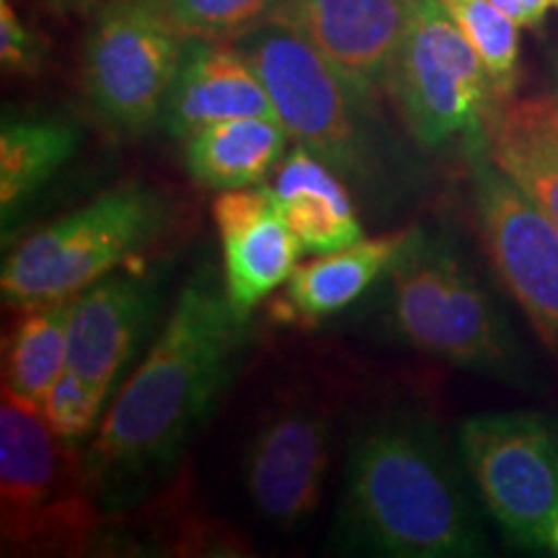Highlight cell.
I'll return each instance as SVG.
<instances>
[{
	"mask_svg": "<svg viewBox=\"0 0 558 558\" xmlns=\"http://www.w3.org/2000/svg\"><path fill=\"white\" fill-rule=\"evenodd\" d=\"M243 324L246 316L209 269L181 288L169 320L88 442V476L104 509L135 501L177 465L239 369Z\"/></svg>",
	"mask_w": 558,
	"mask_h": 558,
	"instance_id": "1",
	"label": "cell"
},
{
	"mask_svg": "<svg viewBox=\"0 0 558 558\" xmlns=\"http://www.w3.org/2000/svg\"><path fill=\"white\" fill-rule=\"evenodd\" d=\"M469 481L427 411H378L349 437L339 546L396 558L484 554Z\"/></svg>",
	"mask_w": 558,
	"mask_h": 558,
	"instance_id": "2",
	"label": "cell"
},
{
	"mask_svg": "<svg viewBox=\"0 0 558 558\" xmlns=\"http://www.w3.org/2000/svg\"><path fill=\"white\" fill-rule=\"evenodd\" d=\"M256 70L288 135L331 166L367 207L390 213L422 184L409 150L375 122L313 41L284 21L269 19L230 39Z\"/></svg>",
	"mask_w": 558,
	"mask_h": 558,
	"instance_id": "3",
	"label": "cell"
},
{
	"mask_svg": "<svg viewBox=\"0 0 558 558\" xmlns=\"http://www.w3.org/2000/svg\"><path fill=\"white\" fill-rule=\"evenodd\" d=\"M388 275L390 324L403 344L471 373L533 386L512 326L445 230L409 228Z\"/></svg>",
	"mask_w": 558,
	"mask_h": 558,
	"instance_id": "4",
	"label": "cell"
},
{
	"mask_svg": "<svg viewBox=\"0 0 558 558\" xmlns=\"http://www.w3.org/2000/svg\"><path fill=\"white\" fill-rule=\"evenodd\" d=\"M107 512L90 484L86 450L68 445L41 407L9 386L0 393V535L3 554L81 556Z\"/></svg>",
	"mask_w": 558,
	"mask_h": 558,
	"instance_id": "5",
	"label": "cell"
},
{
	"mask_svg": "<svg viewBox=\"0 0 558 558\" xmlns=\"http://www.w3.org/2000/svg\"><path fill=\"white\" fill-rule=\"evenodd\" d=\"M171 215L169 197L145 181L111 186L11 248L0 271L5 305L26 311L73 300L163 235Z\"/></svg>",
	"mask_w": 558,
	"mask_h": 558,
	"instance_id": "6",
	"label": "cell"
},
{
	"mask_svg": "<svg viewBox=\"0 0 558 558\" xmlns=\"http://www.w3.org/2000/svg\"><path fill=\"white\" fill-rule=\"evenodd\" d=\"M386 90L418 150L465 163L486 153L501 99L442 0H411Z\"/></svg>",
	"mask_w": 558,
	"mask_h": 558,
	"instance_id": "7",
	"label": "cell"
},
{
	"mask_svg": "<svg viewBox=\"0 0 558 558\" xmlns=\"http://www.w3.org/2000/svg\"><path fill=\"white\" fill-rule=\"evenodd\" d=\"M458 452L486 512L509 541L550 548L558 522V418L492 411L458 429Z\"/></svg>",
	"mask_w": 558,
	"mask_h": 558,
	"instance_id": "8",
	"label": "cell"
},
{
	"mask_svg": "<svg viewBox=\"0 0 558 558\" xmlns=\"http://www.w3.org/2000/svg\"><path fill=\"white\" fill-rule=\"evenodd\" d=\"M186 37L150 0H109L83 47V90L111 130L143 135L160 120Z\"/></svg>",
	"mask_w": 558,
	"mask_h": 558,
	"instance_id": "9",
	"label": "cell"
},
{
	"mask_svg": "<svg viewBox=\"0 0 558 558\" xmlns=\"http://www.w3.org/2000/svg\"><path fill=\"white\" fill-rule=\"evenodd\" d=\"M469 177L488 262L558 360V228L488 153L471 160Z\"/></svg>",
	"mask_w": 558,
	"mask_h": 558,
	"instance_id": "10",
	"label": "cell"
},
{
	"mask_svg": "<svg viewBox=\"0 0 558 558\" xmlns=\"http://www.w3.org/2000/svg\"><path fill=\"white\" fill-rule=\"evenodd\" d=\"M329 463V409L308 393L282 399L262 418L243 456L251 505L279 530L303 525L324 497Z\"/></svg>",
	"mask_w": 558,
	"mask_h": 558,
	"instance_id": "11",
	"label": "cell"
},
{
	"mask_svg": "<svg viewBox=\"0 0 558 558\" xmlns=\"http://www.w3.org/2000/svg\"><path fill=\"white\" fill-rule=\"evenodd\" d=\"M411 0H282L277 21L295 26L347 86L375 101L409 26Z\"/></svg>",
	"mask_w": 558,
	"mask_h": 558,
	"instance_id": "12",
	"label": "cell"
},
{
	"mask_svg": "<svg viewBox=\"0 0 558 558\" xmlns=\"http://www.w3.org/2000/svg\"><path fill=\"white\" fill-rule=\"evenodd\" d=\"M160 311V279L111 271L73 298L68 369L111 396L150 337Z\"/></svg>",
	"mask_w": 558,
	"mask_h": 558,
	"instance_id": "13",
	"label": "cell"
},
{
	"mask_svg": "<svg viewBox=\"0 0 558 558\" xmlns=\"http://www.w3.org/2000/svg\"><path fill=\"white\" fill-rule=\"evenodd\" d=\"M222 246V284L241 316L288 282L303 246L279 213L271 186L226 190L213 202Z\"/></svg>",
	"mask_w": 558,
	"mask_h": 558,
	"instance_id": "14",
	"label": "cell"
},
{
	"mask_svg": "<svg viewBox=\"0 0 558 558\" xmlns=\"http://www.w3.org/2000/svg\"><path fill=\"white\" fill-rule=\"evenodd\" d=\"M239 117H275V104L251 62L230 41L186 39L160 122L184 140L205 124Z\"/></svg>",
	"mask_w": 558,
	"mask_h": 558,
	"instance_id": "15",
	"label": "cell"
},
{
	"mask_svg": "<svg viewBox=\"0 0 558 558\" xmlns=\"http://www.w3.org/2000/svg\"><path fill=\"white\" fill-rule=\"evenodd\" d=\"M271 192L305 254H326L362 239L352 190L305 145L279 160Z\"/></svg>",
	"mask_w": 558,
	"mask_h": 558,
	"instance_id": "16",
	"label": "cell"
},
{
	"mask_svg": "<svg viewBox=\"0 0 558 558\" xmlns=\"http://www.w3.org/2000/svg\"><path fill=\"white\" fill-rule=\"evenodd\" d=\"M486 153L558 228V99L499 101Z\"/></svg>",
	"mask_w": 558,
	"mask_h": 558,
	"instance_id": "17",
	"label": "cell"
},
{
	"mask_svg": "<svg viewBox=\"0 0 558 558\" xmlns=\"http://www.w3.org/2000/svg\"><path fill=\"white\" fill-rule=\"evenodd\" d=\"M409 230L383 233L375 239H360L352 246L316 254V259L298 264L284 282L282 308L292 318L320 320L349 308L354 300L378 282L383 271L390 269Z\"/></svg>",
	"mask_w": 558,
	"mask_h": 558,
	"instance_id": "18",
	"label": "cell"
},
{
	"mask_svg": "<svg viewBox=\"0 0 558 558\" xmlns=\"http://www.w3.org/2000/svg\"><path fill=\"white\" fill-rule=\"evenodd\" d=\"M288 137L284 124L275 117L213 122L184 137V163L190 177L207 190L254 186L284 158Z\"/></svg>",
	"mask_w": 558,
	"mask_h": 558,
	"instance_id": "19",
	"label": "cell"
},
{
	"mask_svg": "<svg viewBox=\"0 0 558 558\" xmlns=\"http://www.w3.org/2000/svg\"><path fill=\"white\" fill-rule=\"evenodd\" d=\"M81 132L54 117H5L0 128L3 228L78 150Z\"/></svg>",
	"mask_w": 558,
	"mask_h": 558,
	"instance_id": "20",
	"label": "cell"
},
{
	"mask_svg": "<svg viewBox=\"0 0 558 558\" xmlns=\"http://www.w3.org/2000/svg\"><path fill=\"white\" fill-rule=\"evenodd\" d=\"M73 300L21 311L5 344L3 386L41 407L68 369Z\"/></svg>",
	"mask_w": 558,
	"mask_h": 558,
	"instance_id": "21",
	"label": "cell"
},
{
	"mask_svg": "<svg viewBox=\"0 0 558 558\" xmlns=\"http://www.w3.org/2000/svg\"><path fill=\"white\" fill-rule=\"evenodd\" d=\"M442 5L476 47L499 99H509L518 86L520 26L492 0H442Z\"/></svg>",
	"mask_w": 558,
	"mask_h": 558,
	"instance_id": "22",
	"label": "cell"
},
{
	"mask_svg": "<svg viewBox=\"0 0 558 558\" xmlns=\"http://www.w3.org/2000/svg\"><path fill=\"white\" fill-rule=\"evenodd\" d=\"M186 39L230 41L275 16L282 0H150Z\"/></svg>",
	"mask_w": 558,
	"mask_h": 558,
	"instance_id": "23",
	"label": "cell"
},
{
	"mask_svg": "<svg viewBox=\"0 0 558 558\" xmlns=\"http://www.w3.org/2000/svg\"><path fill=\"white\" fill-rule=\"evenodd\" d=\"M107 403H111V396L90 386L73 369H65L41 403V414L62 442L81 445L99 429L101 418L107 414L104 409H109Z\"/></svg>",
	"mask_w": 558,
	"mask_h": 558,
	"instance_id": "24",
	"label": "cell"
},
{
	"mask_svg": "<svg viewBox=\"0 0 558 558\" xmlns=\"http://www.w3.org/2000/svg\"><path fill=\"white\" fill-rule=\"evenodd\" d=\"M45 54V39L19 16L11 0H0V62L5 73L32 78L41 70Z\"/></svg>",
	"mask_w": 558,
	"mask_h": 558,
	"instance_id": "25",
	"label": "cell"
},
{
	"mask_svg": "<svg viewBox=\"0 0 558 558\" xmlns=\"http://www.w3.org/2000/svg\"><path fill=\"white\" fill-rule=\"evenodd\" d=\"M501 13H507L520 29H538L550 9H558V0H492Z\"/></svg>",
	"mask_w": 558,
	"mask_h": 558,
	"instance_id": "26",
	"label": "cell"
},
{
	"mask_svg": "<svg viewBox=\"0 0 558 558\" xmlns=\"http://www.w3.org/2000/svg\"><path fill=\"white\" fill-rule=\"evenodd\" d=\"M45 3H50L52 9H60V11H88L94 9L99 0H45Z\"/></svg>",
	"mask_w": 558,
	"mask_h": 558,
	"instance_id": "27",
	"label": "cell"
},
{
	"mask_svg": "<svg viewBox=\"0 0 558 558\" xmlns=\"http://www.w3.org/2000/svg\"><path fill=\"white\" fill-rule=\"evenodd\" d=\"M550 548H554V550H558V522H556L554 533H550Z\"/></svg>",
	"mask_w": 558,
	"mask_h": 558,
	"instance_id": "28",
	"label": "cell"
},
{
	"mask_svg": "<svg viewBox=\"0 0 558 558\" xmlns=\"http://www.w3.org/2000/svg\"><path fill=\"white\" fill-rule=\"evenodd\" d=\"M556 78H558V68H556Z\"/></svg>",
	"mask_w": 558,
	"mask_h": 558,
	"instance_id": "29",
	"label": "cell"
}]
</instances>
